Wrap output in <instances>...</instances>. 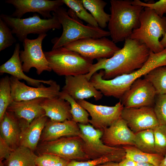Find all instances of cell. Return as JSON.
<instances>
[{
  "mask_svg": "<svg viewBox=\"0 0 166 166\" xmlns=\"http://www.w3.org/2000/svg\"><path fill=\"white\" fill-rule=\"evenodd\" d=\"M150 50L143 43L128 38L123 47L109 58L97 60L89 72L86 74L89 80L99 70H104L103 78L108 80L130 73L140 68L148 60Z\"/></svg>",
  "mask_w": 166,
  "mask_h": 166,
  "instance_id": "6da1fadb",
  "label": "cell"
},
{
  "mask_svg": "<svg viewBox=\"0 0 166 166\" xmlns=\"http://www.w3.org/2000/svg\"><path fill=\"white\" fill-rule=\"evenodd\" d=\"M166 65V51L154 53L150 51L149 57L140 69L129 74H124L106 80L103 78V72L94 73L90 81L94 87L106 97L120 99L133 82L153 69Z\"/></svg>",
  "mask_w": 166,
  "mask_h": 166,
  "instance_id": "7a4b0ae2",
  "label": "cell"
},
{
  "mask_svg": "<svg viewBox=\"0 0 166 166\" xmlns=\"http://www.w3.org/2000/svg\"><path fill=\"white\" fill-rule=\"evenodd\" d=\"M108 28L115 43L129 38L132 31L139 26L140 14L144 7L130 0H111Z\"/></svg>",
  "mask_w": 166,
  "mask_h": 166,
  "instance_id": "3957f363",
  "label": "cell"
},
{
  "mask_svg": "<svg viewBox=\"0 0 166 166\" xmlns=\"http://www.w3.org/2000/svg\"><path fill=\"white\" fill-rule=\"evenodd\" d=\"M63 28L61 36L51 40L52 49L64 47L76 40L86 38H99L110 36L109 31L99 27L85 25L69 9L68 11L61 6L53 12Z\"/></svg>",
  "mask_w": 166,
  "mask_h": 166,
  "instance_id": "277c9868",
  "label": "cell"
},
{
  "mask_svg": "<svg viewBox=\"0 0 166 166\" xmlns=\"http://www.w3.org/2000/svg\"><path fill=\"white\" fill-rule=\"evenodd\" d=\"M52 70L65 76L87 74L93 60L62 47L44 51Z\"/></svg>",
  "mask_w": 166,
  "mask_h": 166,
  "instance_id": "5b68a950",
  "label": "cell"
},
{
  "mask_svg": "<svg viewBox=\"0 0 166 166\" xmlns=\"http://www.w3.org/2000/svg\"><path fill=\"white\" fill-rule=\"evenodd\" d=\"M140 25L134 29L129 38L144 44L154 53L163 51L160 38L164 36L166 29V18L161 17L152 10L144 7L140 18Z\"/></svg>",
  "mask_w": 166,
  "mask_h": 166,
  "instance_id": "8992f818",
  "label": "cell"
},
{
  "mask_svg": "<svg viewBox=\"0 0 166 166\" xmlns=\"http://www.w3.org/2000/svg\"><path fill=\"white\" fill-rule=\"evenodd\" d=\"M52 15V18L46 19L41 18L36 13L27 18H18L2 14L0 18L11 29L19 41L23 42L30 34L39 35L51 30L61 29V25L54 12Z\"/></svg>",
  "mask_w": 166,
  "mask_h": 166,
  "instance_id": "52a82bcc",
  "label": "cell"
},
{
  "mask_svg": "<svg viewBox=\"0 0 166 166\" xmlns=\"http://www.w3.org/2000/svg\"><path fill=\"white\" fill-rule=\"evenodd\" d=\"M83 146V141L79 136H66L52 141L41 142L36 150L38 155L50 154L69 160H89Z\"/></svg>",
  "mask_w": 166,
  "mask_h": 166,
  "instance_id": "ba28073f",
  "label": "cell"
},
{
  "mask_svg": "<svg viewBox=\"0 0 166 166\" xmlns=\"http://www.w3.org/2000/svg\"><path fill=\"white\" fill-rule=\"evenodd\" d=\"M63 47L93 60L110 57L121 49L112 40L106 37L81 39Z\"/></svg>",
  "mask_w": 166,
  "mask_h": 166,
  "instance_id": "9c48e42d",
  "label": "cell"
},
{
  "mask_svg": "<svg viewBox=\"0 0 166 166\" xmlns=\"http://www.w3.org/2000/svg\"><path fill=\"white\" fill-rule=\"evenodd\" d=\"M46 34H40L36 39L26 38L23 42V50L20 51V58L24 72L28 73L32 68L36 69L38 74L44 71H52L42 48L43 41Z\"/></svg>",
  "mask_w": 166,
  "mask_h": 166,
  "instance_id": "30bf717a",
  "label": "cell"
},
{
  "mask_svg": "<svg viewBox=\"0 0 166 166\" xmlns=\"http://www.w3.org/2000/svg\"><path fill=\"white\" fill-rule=\"evenodd\" d=\"M80 129L79 136L83 141L84 151L90 160L123 151L122 148L105 144L101 138L103 131L95 128L89 124L78 123Z\"/></svg>",
  "mask_w": 166,
  "mask_h": 166,
  "instance_id": "8fae6325",
  "label": "cell"
},
{
  "mask_svg": "<svg viewBox=\"0 0 166 166\" xmlns=\"http://www.w3.org/2000/svg\"><path fill=\"white\" fill-rule=\"evenodd\" d=\"M156 96L152 84L145 78H140L133 82L120 101L125 108L153 107Z\"/></svg>",
  "mask_w": 166,
  "mask_h": 166,
  "instance_id": "7c38bea8",
  "label": "cell"
},
{
  "mask_svg": "<svg viewBox=\"0 0 166 166\" xmlns=\"http://www.w3.org/2000/svg\"><path fill=\"white\" fill-rule=\"evenodd\" d=\"M76 101L90 116L89 123L95 128L103 131L121 117L124 108L120 101L109 106L94 104L85 100Z\"/></svg>",
  "mask_w": 166,
  "mask_h": 166,
  "instance_id": "4fadbf2b",
  "label": "cell"
},
{
  "mask_svg": "<svg viewBox=\"0 0 166 166\" xmlns=\"http://www.w3.org/2000/svg\"><path fill=\"white\" fill-rule=\"evenodd\" d=\"M11 95L13 101H19L38 98H51L59 96L60 87L54 81L49 86L42 83L38 87L28 86L12 76L10 77Z\"/></svg>",
  "mask_w": 166,
  "mask_h": 166,
  "instance_id": "5bb4252c",
  "label": "cell"
},
{
  "mask_svg": "<svg viewBox=\"0 0 166 166\" xmlns=\"http://www.w3.org/2000/svg\"><path fill=\"white\" fill-rule=\"evenodd\" d=\"M121 117L135 133L146 129H153L160 124L152 107H124Z\"/></svg>",
  "mask_w": 166,
  "mask_h": 166,
  "instance_id": "9a60e30c",
  "label": "cell"
},
{
  "mask_svg": "<svg viewBox=\"0 0 166 166\" xmlns=\"http://www.w3.org/2000/svg\"><path fill=\"white\" fill-rule=\"evenodd\" d=\"M5 2L15 8L10 16L18 18L28 12H37L44 19L51 18V12L55 11L64 4L62 0H6Z\"/></svg>",
  "mask_w": 166,
  "mask_h": 166,
  "instance_id": "2e32d148",
  "label": "cell"
},
{
  "mask_svg": "<svg viewBox=\"0 0 166 166\" xmlns=\"http://www.w3.org/2000/svg\"><path fill=\"white\" fill-rule=\"evenodd\" d=\"M65 78L62 91L76 100L93 97L98 101L102 97L103 95L92 85L86 74L65 76Z\"/></svg>",
  "mask_w": 166,
  "mask_h": 166,
  "instance_id": "e0dca14e",
  "label": "cell"
},
{
  "mask_svg": "<svg viewBox=\"0 0 166 166\" xmlns=\"http://www.w3.org/2000/svg\"><path fill=\"white\" fill-rule=\"evenodd\" d=\"M28 125L26 120L6 110L0 121V136L14 150L20 146L23 130Z\"/></svg>",
  "mask_w": 166,
  "mask_h": 166,
  "instance_id": "ac0fdd59",
  "label": "cell"
},
{
  "mask_svg": "<svg viewBox=\"0 0 166 166\" xmlns=\"http://www.w3.org/2000/svg\"><path fill=\"white\" fill-rule=\"evenodd\" d=\"M101 139L105 144L109 146H134L135 135L121 117L104 130Z\"/></svg>",
  "mask_w": 166,
  "mask_h": 166,
  "instance_id": "d6986e66",
  "label": "cell"
},
{
  "mask_svg": "<svg viewBox=\"0 0 166 166\" xmlns=\"http://www.w3.org/2000/svg\"><path fill=\"white\" fill-rule=\"evenodd\" d=\"M80 133L78 124L72 120L58 122L50 119L46 123L40 141H52L63 137L79 136Z\"/></svg>",
  "mask_w": 166,
  "mask_h": 166,
  "instance_id": "ffe728a7",
  "label": "cell"
},
{
  "mask_svg": "<svg viewBox=\"0 0 166 166\" xmlns=\"http://www.w3.org/2000/svg\"><path fill=\"white\" fill-rule=\"evenodd\" d=\"M20 48L19 43H17L15 44L12 57L6 62L0 66V73L9 74L19 80L23 79L28 84L35 87L39 86L42 83L49 85H51L53 80L35 79L30 78L24 74L20 58Z\"/></svg>",
  "mask_w": 166,
  "mask_h": 166,
  "instance_id": "44dd1931",
  "label": "cell"
},
{
  "mask_svg": "<svg viewBox=\"0 0 166 166\" xmlns=\"http://www.w3.org/2000/svg\"><path fill=\"white\" fill-rule=\"evenodd\" d=\"M45 98L15 101H13L8 107L7 111L14 113L18 117L26 120L29 124L36 118L45 115V113L41 106Z\"/></svg>",
  "mask_w": 166,
  "mask_h": 166,
  "instance_id": "7402d4cb",
  "label": "cell"
},
{
  "mask_svg": "<svg viewBox=\"0 0 166 166\" xmlns=\"http://www.w3.org/2000/svg\"><path fill=\"white\" fill-rule=\"evenodd\" d=\"M41 106L45 111V115L52 121L63 122L72 119L69 102L59 96L51 98H45Z\"/></svg>",
  "mask_w": 166,
  "mask_h": 166,
  "instance_id": "603a6c76",
  "label": "cell"
},
{
  "mask_svg": "<svg viewBox=\"0 0 166 166\" xmlns=\"http://www.w3.org/2000/svg\"><path fill=\"white\" fill-rule=\"evenodd\" d=\"M48 118L45 115L39 117L24 128L20 146L28 148L34 151L36 150Z\"/></svg>",
  "mask_w": 166,
  "mask_h": 166,
  "instance_id": "cb8c5ba5",
  "label": "cell"
},
{
  "mask_svg": "<svg viewBox=\"0 0 166 166\" xmlns=\"http://www.w3.org/2000/svg\"><path fill=\"white\" fill-rule=\"evenodd\" d=\"M38 155L31 149L20 146L14 150L3 162L5 166H36Z\"/></svg>",
  "mask_w": 166,
  "mask_h": 166,
  "instance_id": "d4e9b609",
  "label": "cell"
},
{
  "mask_svg": "<svg viewBox=\"0 0 166 166\" xmlns=\"http://www.w3.org/2000/svg\"><path fill=\"white\" fill-rule=\"evenodd\" d=\"M85 8L89 10L99 26L103 29L105 28L110 18V14L106 13L104 8L107 3L102 0H82Z\"/></svg>",
  "mask_w": 166,
  "mask_h": 166,
  "instance_id": "484cf974",
  "label": "cell"
},
{
  "mask_svg": "<svg viewBox=\"0 0 166 166\" xmlns=\"http://www.w3.org/2000/svg\"><path fill=\"white\" fill-rule=\"evenodd\" d=\"M122 148L125 152V157L136 162H145L159 166L164 157L157 153L144 152L134 146L124 145Z\"/></svg>",
  "mask_w": 166,
  "mask_h": 166,
  "instance_id": "4316f807",
  "label": "cell"
},
{
  "mask_svg": "<svg viewBox=\"0 0 166 166\" xmlns=\"http://www.w3.org/2000/svg\"><path fill=\"white\" fill-rule=\"evenodd\" d=\"M144 77L152 84L156 95L166 94V65L153 69Z\"/></svg>",
  "mask_w": 166,
  "mask_h": 166,
  "instance_id": "83f0119b",
  "label": "cell"
},
{
  "mask_svg": "<svg viewBox=\"0 0 166 166\" xmlns=\"http://www.w3.org/2000/svg\"><path fill=\"white\" fill-rule=\"evenodd\" d=\"M59 97L68 101L71 106L72 119L75 122L83 124L89 123V114L77 101L67 93L61 91Z\"/></svg>",
  "mask_w": 166,
  "mask_h": 166,
  "instance_id": "f1b7e54d",
  "label": "cell"
},
{
  "mask_svg": "<svg viewBox=\"0 0 166 166\" xmlns=\"http://www.w3.org/2000/svg\"><path fill=\"white\" fill-rule=\"evenodd\" d=\"M135 134V146L145 152L156 153L155 147L153 129L141 131Z\"/></svg>",
  "mask_w": 166,
  "mask_h": 166,
  "instance_id": "f546056e",
  "label": "cell"
},
{
  "mask_svg": "<svg viewBox=\"0 0 166 166\" xmlns=\"http://www.w3.org/2000/svg\"><path fill=\"white\" fill-rule=\"evenodd\" d=\"M13 101L10 77L6 76L1 78L0 80V121Z\"/></svg>",
  "mask_w": 166,
  "mask_h": 166,
  "instance_id": "4dcf8cb0",
  "label": "cell"
},
{
  "mask_svg": "<svg viewBox=\"0 0 166 166\" xmlns=\"http://www.w3.org/2000/svg\"><path fill=\"white\" fill-rule=\"evenodd\" d=\"M126 153L123 151L105 156L94 159L86 161L70 160L67 166H97L110 161L120 162L125 157Z\"/></svg>",
  "mask_w": 166,
  "mask_h": 166,
  "instance_id": "1f68e13d",
  "label": "cell"
},
{
  "mask_svg": "<svg viewBox=\"0 0 166 166\" xmlns=\"http://www.w3.org/2000/svg\"><path fill=\"white\" fill-rule=\"evenodd\" d=\"M65 4L73 11L77 16L92 26L98 27L94 18L84 6L82 0H62Z\"/></svg>",
  "mask_w": 166,
  "mask_h": 166,
  "instance_id": "d6a6232c",
  "label": "cell"
},
{
  "mask_svg": "<svg viewBox=\"0 0 166 166\" xmlns=\"http://www.w3.org/2000/svg\"><path fill=\"white\" fill-rule=\"evenodd\" d=\"M153 129L156 152L164 156L166 155V126L160 124Z\"/></svg>",
  "mask_w": 166,
  "mask_h": 166,
  "instance_id": "836d02e7",
  "label": "cell"
},
{
  "mask_svg": "<svg viewBox=\"0 0 166 166\" xmlns=\"http://www.w3.org/2000/svg\"><path fill=\"white\" fill-rule=\"evenodd\" d=\"M12 30L5 22L0 18V51L9 47L16 42Z\"/></svg>",
  "mask_w": 166,
  "mask_h": 166,
  "instance_id": "e575fe53",
  "label": "cell"
},
{
  "mask_svg": "<svg viewBox=\"0 0 166 166\" xmlns=\"http://www.w3.org/2000/svg\"><path fill=\"white\" fill-rule=\"evenodd\" d=\"M36 166H67L66 160L58 156L50 154L38 155Z\"/></svg>",
  "mask_w": 166,
  "mask_h": 166,
  "instance_id": "d590c367",
  "label": "cell"
},
{
  "mask_svg": "<svg viewBox=\"0 0 166 166\" xmlns=\"http://www.w3.org/2000/svg\"><path fill=\"white\" fill-rule=\"evenodd\" d=\"M153 108L160 124L166 126V94L156 95Z\"/></svg>",
  "mask_w": 166,
  "mask_h": 166,
  "instance_id": "8d00e7d4",
  "label": "cell"
},
{
  "mask_svg": "<svg viewBox=\"0 0 166 166\" xmlns=\"http://www.w3.org/2000/svg\"><path fill=\"white\" fill-rule=\"evenodd\" d=\"M133 2L136 5L153 10L161 17H163L164 14H166V0H160L156 2L151 1L146 3L139 0H134Z\"/></svg>",
  "mask_w": 166,
  "mask_h": 166,
  "instance_id": "74e56055",
  "label": "cell"
},
{
  "mask_svg": "<svg viewBox=\"0 0 166 166\" xmlns=\"http://www.w3.org/2000/svg\"><path fill=\"white\" fill-rule=\"evenodd\" d=\"M14 150L0 136V160L6 159Z\"/></svg>",
  "mask_w": 166,
  "mask_h": 166,
  "instance_id": "f35d334b",
  "label": "cell"
},
{
  "mask_svg": "<svg viewBox=\"0 0 166 166\" xmlns=\"http://www.w3.org/2000/svg\"><path fill=\"white\" fill-rule=\"evenodd\" d=\"M118 163L119 166H136V162L125 157Z\"/></svg>",
  "mask_w": 166,
  "mask_h": 166,
  "instance_id": "ab89813d",
  "label": "cell"
},
{
  "mask_svg": "<svg viewBox=\"0 0 166 166\" xmlns=\"http://www.w3.org/2000/svg\"><path fill=\"white\" fill-rule=\"evenodd\" d=\"M97 166H119V165L117 162L110 161L101 164Z\"/></svg>",
  "mask_w": 166,
  "mask_h": 166,
  "instance_id": "60d3db41",
  "label": "cell"
},
{
  "mask_svg": "<svg viewBox=\"0 0 166 166\" xmlns=\"http://www.w3.org/2000/svg\"><path fill=\"white\" fill-rule=\"evenodd\" d=\"M160 42L164 48L166 47V29L165 34L162 39L160 41Z\"/></svg>",
  "mask_w": 166,
  "mask_h": 166,
  "instance_id": "b9f144b4",
  "label": "cell"
},
{
  "mask_svg": "<svg viewBox=\"0 0 166 166\" xmlns=\"http://www.w3.org/2000/svg\"><path fill=\"white\" fill-rule=\"evenodd\" d=\"M136 166H155L154 165L145 162H136Z\"/></svg>",
  "mask_w": 166,
  "mask_h": 166,
  "instance_id": "7bdbcfd3",
  "label": "cell"
},
{
  "mask_svg": "<svg viewBox=\"0 0 166 166\" xmlns=\"http://www.w3.org/2000/svg\"><path fill=\"white\" fill-rule=\"evenodd\" d=\"M159 166H166V155L164 156Z\"/></svg>",
  "mask_w": 166,
  "mask_h": 166,
  "instance_id": "ee69618b",
  "label": "cell"
},
{
  "mask_svg": "<svg viewBox=\"0 0 166 166\" xmlns=\"http://www.w3.org/2000/svg\"><path fill=\"white\" fill-rule=\"evenodd\" d=\"M2 160H0V166H4V163L2 161Z\"/></svg>",
  "mask_w": 166,
  "mask_h": 166,
  "instance_id": "f6af8a7d",
  "label": "cell"
}]
</instances>
